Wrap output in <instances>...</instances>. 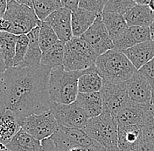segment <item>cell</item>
Instances as JSON below:
<instances>
[{"label": "cell", "instance_id": "cell-3", "mask_svg": "<svg viewBox=\"0 0 154 151\" xmlns=\"http://www.w3.org/2000/svg\"><path fill=\"white\" fill-rule=\"evenodd\" d=\"M96 67L103 80L112 84L125 83L137 71L122 52L114 49L98 57Z\"/></svg>", "mask_w": 154, "mask_h": 151}, {"label": "cell", "instance_id": "cell-23", "mask_svg": "<svg viewBox=\"0 0 154 151\" xmlns=\"http://www.w3.org/2000/svg\"><path fill=\"white\" fill-rule=\"evenodd\" d=\"M102 18L103 22L108 31V33L109 35V38H111L113 42H115L116 40L120 38L129 27L125 19V16L123 15L103 12Z\"/></svg>", "mask_w": 154, "mask_h": 151}, {"label": "cell", "instance_id": "cell-40", "mask_svg": "<svg viewBox=\"0 0 154 151\" xmlns=\"http://www.w3.org/2000/svg\"><path fill=\"white\" fill-rule=\"evenodd\" d=\"M19 4L21 5H26L28 7H31L33 9V3H32V0H17Z\"/></svg>", "mask_w": 154, "mask_h": 151}, {"label": "cell", "instance_id": "cell-18", "mask_svg": "<svg viewBox=\"0 0 154 151\" xmlns=\"http://www.w3.org/2000/svg\"><path fill=\"white\" fill-rule=\"evenodd\" d=\"M75 101L82 108L88 119L97 117L103 113V100L100 92L89 94L79 93Z\"/></svg>", "mask_w": 154, "mask_h": 151}, {"label": "cell", "instance_id": "cell-17", "mask_svg": "<svg viewBox=\"0 0 154 151\" xmlns=\"http://www.w3.org/2000/svg\"><path fill=\"white\" fill-rule=\"evenodd\" d=\"M137 70L154 59V42L149 40L122 52Z\"/></svg>", "mask_w": 154, "mask_h": 151}, {"label": "cell", "instance_id": "cell-9", "mask_svg": "<svg viewBox=\"0 0 154 151\" xmlns=\"http://www.w3.org/2000/svg\"><path fill=\"white\" fill-rule=\"evenodd\" d=\"M100 93L103 100V112L109 113L115 120L117 113L128 101H131L127 94L125 83L112 84L103 80V88Z\"/></svg>", "mask_w": 154, "mask_h": 151}, {"label": "cell", "instance_id": "cell-12", "mask_svg": "<svg viewBox=\"0 0 154 151\" xmlns=\"http://www.w3.org/2000/svg\"><path fill=\"white\" fill-rule=\"evenodd\" d=\"M71 16L72 12L70 11L61 7L53 12L44 21L53 28L59 40L63 44H66L74 37L71 26Z\"/></svg>", "mask_w": 154, "mask_h": 151}, {"label": "cell", "instance_id": "cell-44", "mask_svg": "<svg viewBox=\"0 0 154 151\" xmlns=\"http://www.w3.org/2000/svg\"><path fill=\"white\" fill-rule=\"evenodd\" d=\"M154 103V86L152 88V104Z\"/></svg>", "mask_w": 154, "mask_h": 151}, {"label": "cell", "instance_id": "cell-35", "mask_svg": "<svg viewBox=\"0 0 154 151\" xmlns=\"http://www.w3.org/2000/svg\"><path fill=\"white\" fill-rule=\"evenodd\" d=\"M79 0H61V7L75 12L79 9Z\"/></svg>", "mask_w": 154, "mask_h": 151}, {"label": "cell", "instance_id": "cell-38", "mask_svg": "<svg viewBox=\"0 0 154 151\" xmlns=\"http://www.w3.org/2000/svg\"><path fill=\"white\" fill-rule=\"evenodd\" d=\"M7 7V1L5 0H0V19L4 18L5 11Z\"/></svg>", "mask_w": 154, "mask_h": 151}, {"label": "cell", "instance_id": "cell-10", "mask_svg": "<svg viewBox=\"0 0 154 151\" xmlns=\"http://www.w3.org/2000/svg\"><path fill=\"white\" fill-rule=\"evenodd\" d=\"M88 47L99 56L114 47L113 41L109 38L108 31L103 22L102 14L98 15L95 23L81 37Z\"/></svg>", "mask_w": 154, "mask_h": 151}, {"label": "cell", "instance_id": "cell-30", "mask_svg": "<svg viewBox=\"0 0 154 151\" xmlns=\"http://www.w3.org/2000/svg\"><path fill=\"white\" fill-rule=\"evenodd\" d=\"M136 5L134 0H109L107 1L103 12L116 13L125 16Z\"/></svg>", "mask_w": 154, "mask_h": 151}, {"label": "cell", "instance_id": "cell-34", "mask_svg": "<svg viewBox=\"0 0 154 151\" xmlns=\"http://www.w3.org/2000/svg\"><path fill=\"white\" fill-rule=\"evenodd\" d=\"M137 71L152 88L154 86V59Z\"/></svg>", "mask_w": 154, "mask_h": 151}, {"label": "cell", "instance_id": "cell-21", "mask_svg": "<svg viewBox=\"0 0 154 151\" xmlns=\"http://www.w3.org/2000/svg\"><path fill=\"white\" fill-rule=\"evenodd\" d=\"M97 14L79 9L76 11L72 12L71 16V26L73 36L75 38H81L88 29L95 23Z\"/></svg>", "mask_w": 154, "mask_h": 151}, {"label": "cell", "instance_id": "cell-26", "mask_svg": "<svg viewBox=\"0 0 154 151\" xmlns=\"http://www.w3.org/2000/svg\"><path fill=\"white\" fill-rule=\"evenodd\" d=\"M64 45L65 44L59 42L50 49H48V51L44 52L42 53L40 64L51 68L63 66Z\"/></svg>", "mask_w": 154, "mask_h": 151}, {"label": "cell", "instance_id": "cell-8", "mask_svg": "<svg viewBox=\"0 0 154 151\" xmlns=\"http://www.w3.org/2000/svg\"><path fill=\"white\" fill-rule=\"evenodd\" d=\"M50 111L56 119L59 127L83 129L88 120L86 113L76 101L71 104L51 102Z\"/></svg>", "mask_w": 154, "mask_h": 151}, {"label": "cell", "instance_id": "cell-6", "mask_svg": "<svg viewBox=\"0 0 154 151\" xmlns=\"http://www.w3.org/2000/svg\"><path fill=\"white\" fill-rule=\"evenodd\" d=\"M4 19L9 22L11 26L10 33L17 36L27 34L41 24L34 10L19 4L17 0L7 1V7Z\"/></svg>", "mask_w": 154, "mask_h": 151}, {"label": "cell", "instance_id": "cell-28", "mask_svg": "<svg viewBox=\"0 0 154 151\" xmlns=\"http://www.w3.org/2000/svg\"><path fill=\"white\" fill-rule=\"evenodd\" d=\"M38 41L42 53L54 47V45H56L57 43L60 42L54 31L46 22H41L39 26Z\"/></svg>", "mask_w": 154, "mask_h": 151}, {"label": "cell", "instance_id": "cell-41", "mask_svg": "<svg viewBox=\"0 0 154 151\" xmlns=\"http://www.w3.org/2000/svg\"><path fill=\"white\" fill-rule=\"evenodd\" d=\"M136 5H144V6H149V4L151 0H134Z\"/></svg>", "mask_w": 154, "mask_h": 151}, {"label": "cell", "instance_id": "cell-32", "mask_svg": "<svg viewBox=\"0 0 154 151\" xmlns=\"http://www.w3.org/2000/svg\"><path fill=\"white\" fill-rule=\"evenodd\" d=\"M106 3V0H81L79 3V8L101 15L103 12Z\"/></svg>", "mask_w": 154, "mask_h": 151}, {"label": "cell", "instance_id": "cell-4", "mask_svg": "<svg viewBox=\"0 0 154 151\" xmlns=\"http://www.w3.org/2000/svg\"><path fill=\"white\" fill-rule=\"evenodd\" d=\"M117 129L118 126L115 119L103 112L97 117L88 119L82 130L107 151H120L117 147Z\"/></svg>", "mask_w": 154, "mask_h": 151}, {"label": "cell", "instance_id": "cell-13", "mask_svg": "<svg viewBox=\"0 0 154 151\" xmlns=\"http://www.w3.org/2000/svg\"><path fill=\"white\" fill-rule=\"evenodd\" d=\"M128 96L131 101L144 105H152V86L138 71L125 82Z\"/></svg>", "mask_w": 154, "mask_h": 151}, {"label": "cell", "instance_id": "cell-46", "mask_svg": "<svg viewBox=\"0 0 154 151\" xmlns=\"http://www.w3.org/2000/svg\"><path fill=\"white\" fill-rule=\"evenodd\" d=\"M0 151H9V150H8L7 149H0Z\"/></svg>", "mask_w": 154, "mask_h": 151}, {"label": "cell", "instance_id": "cell-36", "mask_svg": "<svg viewBox=\"0 0 154 151\" xmlns=\"http://www.w3.org/2000/svg\"><path fill=\"white\" fill-rule=\"evenodd\" d=\"M39 151H57L55 144L51 137L41 141V149Z\"/></svg>", "mask_w": 154, "mask_h": 151}, {"label": "cell", "instance_id": "cell-24", "mask_svg": "<svg viewBox=\"0 0 154 151\" xmlns=\"http://www.w3.org/2000/svg\"><path fill=\"white\" fill-rule=\"evenodd\" d=\"M26 35L29 38V46L22 66H32L40 65L42 51L40 49L39 41H38L39 26L32 29Z\"/></svg>", "mask_w": 154, "mask_h": 151}, {"label": "cell", "instance_id": "cell-22", "mask_svg": "<svg viewBox=\"0 0 154 151\" xmlns=\"http://www.w3.org/2000/svg\"><path fill=\"white\" fill-rule=\"evenodd\" d=\"M5 148L9 151H39L41 142L21 128Z\"/></svg>", "mask_w": 154, "mask_h": 151}, {"label": "cell", "instance_id": "cell-25", "mask_svg": "<svg viewBox=\"0 0 154 151\" xmlns=\"http://www.w3.org/2000/svg\"><path fill=\"white\" fill-rule=\"evenodd\" d=\"M18 36L10 32H0V49L6 69L14 66V57Z\"/></svg>", "mask_w": 154, "mask_h": 151}, {"label": "cell", "instance_id": "cell-16", "mask_svg": "<svg viewBox=\"0 0 154 151\" xmlns=\"http://www.w3.org/2000/svg\"><path fill=\"white\" fill-rule=\"evenodd\" d=\"M21 120L15 113L9 110L0 113V149H6L5 146L11 142L15 134L22 128Z\"/></svg>", "mask_w": 154, "mask_h": 151}, {"label": "cell", "instance_id": "cell-39", "mask_svg": "<svg viewBox=\"0 0 154 151\" xmlns=\"http://www.w3.org/2000/svg\"><path fill=\"white\" fill-rule=\"evenodd\" d=\"M6 66L5 64V61H4V59L2 56V53H1V49H0V72L1 73H4L5 71H6Z\"/></svg>", "mask_w": 154, "mask_h": 151}, {"label": "cell", "instance_id": "cell-1", "mask_svg": "<svg viewBox=\"0 0 154 151\" xmlns=\"http://www.w3.org/2000/svg\"><path fill=\"white\" fill-rule=\"evenodd\" d=\"M51 67L16 66L2 74L0 113L9 110L21 120L50 110L48 80Z\"/></svg>", "mask_w": 154, "mask_h": 151}, {"label": "cell", "instance_id": "cell-43", "mask_svg": "<svg viewBox=\"0 0 154 151\" xmlns=\"http://www.w3.org/2000/svg\"><path fill=\"white\" fill-rule=\"evenodd\" d=\"M149 7L154 12V0H151V2L149 4Z\"/></svg>", "mask_w": 154, "mask_h": 151}, {"label": "cell", "instance_id": "cell-5", "mask_svg": "<svg viewBox=\"0 0 154 151\" xmlns=\"http://www.w3.org/2000/svg\"><path fill=\"white\" fill-rule=\"evenodd\" d=\"M98 57L84 40L73 37L64 45L63 66L67 71H84L96 65Z\"/></svg>", "mask_w": 154, "mask_h": 151}, {"label": "cell", "instance_id": "cell-27", "mask_svg": "<svg viewBox=\"0 0 154 151\" xmlns=\"http://www.w3.org/2000/svg\"><path fill=\"white\" fill-rule=\"evenodd\" d=\"M33 10L38 19L44 22L55 11L61 8V1L59 0H32Z\"/></svg>", "mask_w": 154, "mask_h": 151}, {"label": "cell", "instance_id": "cell-33", "mask_svg": "<svg viewBox=\"0 0 154 151\" xmlns=\"http://www.w3.org/2000/svg\"><path fill=\"white\" fill-rule=\"evenodd\" d=\"M143 141L154 147V110L152 107V111L148 115L144 126L142 128Z\"/></svg>", "mask_w": 154, "mask_h": 151}, {"label": "cell", "instance_id": "cell-42", "mask_svg": "<svg viewBox=\"0 0 154 151\" xmlns=\"http://www.w3.org/2000/svg\"><path fill=\"white\" fill-rule=\"evenodd\" d=\"M150 32H151V38L154 42V20L153 22H152V24L150 26Z\"/></svg>", "mask_w": 154, "mask_h": 151}, {"label": "cell", "instance_id": "cell-29", "mask_svg": "<svg viewBox=\"0 0 154 151\" xmlns=\"http://www.w3.org/2000/svg\"><path fill=\"white\" fill-rule=\"evenodd\" d=\"M51 138L55 144L57 151H87L84 148L77 145L68 139L65 134L60 129V128L57 132L51 136Z\"/></svg>", "mask_w": 154, "mask_h": 151}, {"label": "cell", "instance_id": "cell-31", "mask_svg": "<svg viewBox=\"0 0 154 151\" xmlns=\"http://www.w3.org/2000/svg\"><path fill=\"white\" fill-rule=\"evenodd\" d=\"M29 46V38L26 34H22L18 36L17 45H16V51H15V57H14V66H22L25 57L26 55L27 49Z\"/></svg>", "mask_w": 154, "mask_h": 151}, {"label": "cell", "instance_id": "cell-20", "mask_svg": "<svg viewBox=\"0 0 154 151\" xmlns=\"http://www.w3.org/2000/svg\"><path fill=\"white\" fill-rule=\"evenodd\" d=\"M129 26L149 27L154 20V12L149 6L136 5L125 15Z\"/></svg>", "mask_w": 154, "mask_h": 151}, {"label": "cell", "instance_id": "cell-11", "mask_svg": "<svg viewBox=\"0 0 154 151\" xmlns=\"http://www.w3.org/2000/svg\"><path fill=\"white\" fill-rule=\"evenodd\" d=\"M151 111L152 105H144L130 101L117 113L116 122L118 127L136 125L143 128Z\"/></svg>", "mask_w": 154, "mask_h": 151}, {"label": "cell", "instance_id": "cell-2", "mask_svg": "<svg viewBox=\"0 0 154 151\" xmlns=\"http://www.w3.org/2000/svg\"><path fill=\"white\" fill-rule=\"evenodd\" d=\"M84 72L67 71L63 66L52 68L48 80L50 101L59 104L75 102L79 94L78 80Z\"/></svg>", "mask_w": 154, "mask_h": 151}, {"label": "cell", "instance_id": "cell-14", "mask_svg": "<svg viewBox=\"0 0 154 151\" xmlns=\"http://www.w3.org/2000/svg\"><path fill=\"white\" fill-rule=\"evenodd\" d=\"M152 40L149 27L129 26L125 33L113 42V49L117 52H124L141 43Z\"/></svg>", "mask_w": 154, "mask_h": 151}, {"label": "cell", "instance_id": "cell-37", "mask_svg": "<svg viewBox=\"0 0 154 151\" xmlns=\"http://www.w3.org/2000/svg\"><path fill=\"white\" fill-rule=\"evenodd\" d=\"M10 29H11V26H10L9 22L4 18H1L0 19V32H10Z\"/></svg>", "mask_w": 154, "mask_h": 151}, {"label": "cell", "instance_id": "cell-7", "mask_svg": "<svg viewBox=\"0 0 154 151\" xmlns=\"http://www.w3.org/2000/svg\"><path fill=\"white\" fill-rule=\"evenodd\" d=\"M59 128L57 121L50 110L30 115L22 123V128L40 142L53 136Z\"/></svg>", "mask_w": 154, "mask_h": 151}, {"label": "cell", "instance_id": "cell-15", "mask_svg": "<svg viewBox=\"0 0 154 151\" xmlns=\"http://www.w3.org/2000/svg\"><path fill=\"white\" fill-rule=\"evenodd\" d=\"M143 142L142 128L136 125L118 127L117 147L120 151H138Z\"/></svg>", "mask_w": 154, "mask_h": 151}, {"label": "cell", "instance_id": "cell-45", "mask_svg": "<svg viewBox=\"0 0 154 151\" xmlns=\"http://www.w3.org/2000/svg\"><path fill=\"white\" fill-rule=\"evenodd\" d=\"M2 74L3 73L0 72V87H1V83H2Z\"/></svg>", "mask_w": 154, "mask_h": 151}, {"label": "cell", "instance_id": "cell-19", "mask_svg": "<svg viewBox=\"0 0 154 151\" xmlns=\"http://www.w3.org/2000/svg\"><path fill=\"white\" fill-rule=\"evenodd\" d=\"M103 85V79L96 70V65L85 70L79 78L78 91L80 94H89L101 92Z\"/></svg>", "mask_w": 154, "mask_h": 151}]
</instances>
